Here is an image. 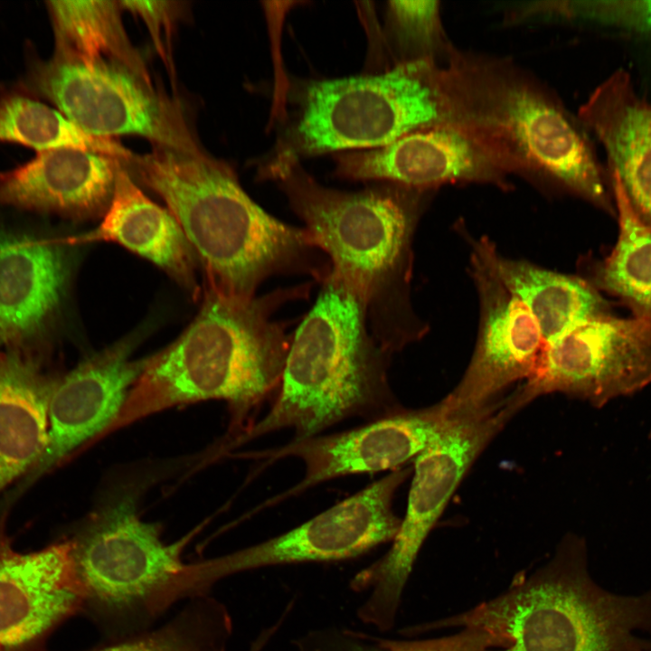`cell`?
Segmentation results:
<instances>
[{"mask_svg": "<svg viewBox=\"0 0 651 651\" xmlns=\"http://www.w3.org/2000/svg\"><path fill=\"white\" fill-rule=\"evenodd\" d=\"M445 124L469 135L509 176L613 213L589 132L542 80L514 60L454 47L441 67Z\"/></svg>", "mask_w": 651, "mask_h": 651, "instance_id": "cell-1", "label": "cell"}, {"mask_svg": "<svg viewBox=\"0 0 651 651\" xmlns=\"http://www.w3.org/2000/svg\"><path fill=\"white\" fill-rule=\"evenodd\" d=\"M312 242L331 262L330 275L363 307L368 327L389 353L420 340L428 324L411 301L413 241L436 191L384 182L350 193L327 188L298 161L269 165Z\"/></svg>", "mask_w": 651, "mask_h": 651, "instance_id": "cell-2", "label": "cell"}, {"mask_svg": "<svg viewBox=\"0 0 651 651\" xmlns=\"http://www.w3.org/2000/svg\"><path fill=\"white\" fill-rule=\"evenodd\" d=\"M307 286L240 298L207 289L189 327L145 366L105 434L177 405L225 401L232 430L279 389L292 338L272 319ZM233 436V437H234Z\"/></svg>", "mask_w": 651, "mask_h": 651, "instance_id": "cell-3", "label": "cell"}, {"mask_svg": "<svg viewBox=\"0 0 651 651\" xmlns=\"http://www.w3.org/2000/svg\"><path fill=\"white\" fill-rule=\"evenodd\" d=\"M128 163L166 203L203 266L207 289L252 298L274 275L307 274L320 281L329 275V262L306 230L262 210L223 162L154 146Z\"/></svg>", "mask_w": 651, "mask_h": 651, "instance_id": "cell-4", "label": "cell"}, {"mask_svg": "<svg viewBox=\"0 0 651 651\" xmlns=\"http://www.w3.org/2000/svg\"><path fill=\"white\" fill-rule=\"evenodd\" d=\"M322 282L292 338L273 405L228 448L285 429L307 439L352 417L373 420L401 409L388 381L391 354L373 336L361 303L330 274Z\"/></svg>", "mask_w": 651, "mask_h": 651, "instance_id": "cell-5", "label": "cell"}, {"mask_svg": "<svg viewBox=\"0 0 651 651\" xmlns=\"http://www.w3.org/2000/svg\"><path fill=\"white\" fill-rule=\"evenodd\" d=\"M476 627L495 640L488 651H651V590L608 591L591 578L586 543L566 535L552 558L497 597L422 630Z\"/></svg>", "mask_w": 651, "mask_h": 651, "instance_id": "cell-6", "label": "cell"}, {"mask_svg": "<svg viewBox=\"0 0 651 651\" xmlns=\"http://www.w3.org/2000/svg\"><path fill=\"white\" fill-rule=\"evenodd\" d=\"M441 67L433 61H409L379 75L301 83L270 163L376 148L445 124Z\"/></svg>", "mask_w": 651, "mask_h": 651, "instance_id": "cell-7", "label": "cell"}, {"mask_svg": "<svg viewBox=\"0 0 651 651\" xmlns=\"http://www.w3.org/2000/svg\"><path fill=\"white\" fill-rule=\"evenodd\" d=\"M193 535L166 543L157 526L141 519L131 495L108 503L67 539L81 614L108 639L148 628Z\"/></svg>", "mask_w": 651, "mask_h": 651, "instance_id": "cell-8", "label": "cell"}, {"mask_svg": "<svg viewBox=\"0 0 651 651\" xmlns=\"http://www.w3.org/2000/svg\"><path fill=\"white\" fill-rule=\"evenodd\" d=\"M522 408L512 392L476 410L451 416L440 436L414 459L407 511L390 550L350 581L354 591L370 590L357 612L363 623L381 631L393 627L403 590L430 530L471 465Z\"/></svg>", "mask_w": 651, "mask_h": 651, "instance_id": "cell-9", "label": "cell"}, {"mask_svg": "<svg viewBox=\"0 0 651 651\" xmlns=\"http://www.w3.org/2000/svg\"><path fill=\"white\" fill-rule=\"evenodd\" d=\"M15 88L53 104L84 132L100 137L137 135L154 146L205 156L181 106L127 71L87 67L55 53L42 59L24 47V71Z\"/></svg>", "mask_w": 651, "mask_h": 651, "instance_id": "cell-10", "label": "cell"}, {"mask_svg": "<svg viewBox=\"0 0 651 651\" xmlns=\"http://www.w3.org/2000/svg\"><path fill=\"white\" fill-rule=\"evenodd\" d=\"M411 473L400 467L301 525L229 554L184 563L169 580L170 604L209 594L222 579L263 567L355 558L392 541L401 524L393 510L397 489Z\"/></svg>", "mask_w": 651, "mask_h": 651, "instance_id": "cell-11", "label": "cell"}, {"mask_svg": "<svg viewBox=\"0 0 651 651\" xmlns=\"http://www.w3.org/2000/svg\"><path fill=\"white\" fill-rule=\"evenodd\" d=\"M649 383L651 318L609 313L544 344L533 373L516 390L524 405L558 392L601 408Z\"/></svg>", "mask_w": 651, "mask_h": 651, "instance_id": "cell-12", "label": "cell"}, {"mask_svg": "<svg viewBox=\"0 0 651 651\" xmlns=\"http://www.w3.org/2000/svg\"><path fill=\"white\" fill-rule=\"evenodd\" d=\"M468 275L478 302L474 350L456 387L442 402L450 416L481 409L533 373L544 346L523 303L501 282L485 258L468 245Z\"/></svg>", "mask_w": 651, "mask_h": 651, "instance_id": "cell-13", "label": "cell"}, {"mask_svg": "<svg viewBox=\"0 0 651 651\" xmlns=\"http://www.w3.org/2000/svg\"><path fill=\"white\" fill-rule=\"evenodd\" d=\"M450 416L440 401L419 410L400 409L365 425L330 435H316L254 452L251 458L270 464L297 458L305 466L303 478L267 501L268 507L323 482L363 473L394 470L414 459L441 434Z\"/></svg>", "mask_w": 651, "mask_h": 651, "instance_id": "cell-14", "label": "cell"}, {"mask_svg": "<svg viewBox=\"0 0 651 651\" xmlns=\"http://www.w3.org/2000/svg\"><path fill=\"white\" fill-rule=\"evenodd\" d=\"M146 363L131 359L121 342L61 375L49 407L46 447L33 467L0 504L7 509L39 478L87 441L103 435L119 414Z\"/></svg>", "mask_w": 651, "mask_h": 651, "instance_id": "cell-15", "label": "cell"}, {"mask_svg": "<svg viewBox=\"0 0 651 651\" xmlns=\"http://www.w3.org/2000/svg\"><path fill=\"white\" fill-rule=\"evenodd\" d=\"M0 523V651H43L51 634L81 613L82 596L67 540L14 549Z\"/></svg>", "mask_w": 651, "mask_h": 651, "instance_id": "cell-16", "label": "cell"}, {"mask_svg": "<svg viewBox=\"0 0 651 651\" xmlns=\"http://www.w3.org/2000/svg\"><path fill=\"white\" fill-rule=\"evenodd\" d=\"M335 173L353 180H380L436 191L445 184L513 188L506 175L469 135L441 124L406 134L383 146L342 152Z\"/></svg>", "mask_w": 651, "mask_h": 651, "instance_id": "cell-17", "label": "cell"}, {"mask_svg": "<svg viewBox=\"0 0 651 651\" xmlns=\"http://www.w3.org/2000/svg\"><path fill=\"white\" fill-rule=\"evenodd\" d=\"M71 246L66 237L0 231V350L40 346L65 297Z\"/></svg>", "mask_w": 651, "mask_h": 651, "instance_id": "cell-18", "label": "cell"}, {"mask_svg": "<svg viewBox=\"0 0 651 651\" xmlns=\"http://www.w3.org/2000/svg\"><path fill=\"white\" fill-rule=\"evenodd\" d=\"M119 162L73 147L37 152L25 164L0 171V204L73 218L93 215L109 204Z\"/></svg>", "mask_w": 651, "mask_h": 651, "instance_id": "cell-19", "label": "cell"}, {"mask_svg": "<svg viewBox=\"0 0 651 651\" xmlns=\"http://www.w3.org/2000/svg\"><path fill=\"white\" fill-rule=\"evenodd\" d=\"M577 117L602 145L609 171L619 178L633 211L651 227V101L619 69L593 90Z\"/></svg>", "mask_w": 651, "mask_h": 651, "instance_id": "cell-20", "label": "cell"}, {"mask_svg": "<svg viewBox=\"0 0 651 651\" xmlns=\"http://www.w3.org/2000/svg\"><path fill=\"white\" fill-rule=\"evenodd\" d=\"M61 375L52 370L41 346L0 350V493L41 458Z\"/></svg>", "mask_w": 651, "mask_h": 651, "instance_id": "cell-21", "label": "cell"}, {"mask_svg": "<svg viewBox=\"0 0 651 651\" xmlns=\"http://www.w3.org/2000/svg\"><path fill=\"white\" fill-rule=\"evenodd\" d=\"M119 162L113 194L101 222L93 230L67 236L75 246L118 243L164 269L192 294L198 287L193 252L177 222L137 187Z\"/></svg>", "mask_w": 651, "mask_h": 651, "instance_id": "cell-22", "label": "cell"}, {"mask_svg": "<svg viewBox=\"0 0 651 651\" xmlns=\"http://www.w3.org/2000/svg\"><path fill=\"white\" fill-rule=\"evenodd\" d=\"M456 231L489 263L504 286L528 309L544 344L576 326L609 314V306L599 290L584 278L560 273L529 260L503 254L486 235L476 237L463 222Z\"/></svg>", "mask_w": 651, "mask_h": 651, "instance_id": "cell-23", "label": "cell"}, {"mask_svg": "<svg viewBox=\"0 0 651 651\" xmlns=\"http://www.w3.org/2000/svg\"><path fill=\"white\" fill-rule=\"evenodd\" d=\"M53 53L87 67L122 68L154 88L146 64L131 43L116 1H47Z\"/></svg>", "mask_w": 651, "mask_h": 651, "instance_id": "cell-24", "label": "cell"}, {"mask_svg": "<svg viewBox=\"0 0 651 651\" xmlns=\"http://www.w3.org/2000/svg\"><path fill=\"white\" fill-rule=\"evenodd\" d=\"M619 232L615 247L584 278L597 290L621 298L635 316L651 318V227L633 211L619 178L609 171Z\"/></svg>", "mask_w": 651, "mask_h": 651, "instance_id": "cell-25", "label": "cell"}, {"mask_svg": "<svg viewBox=\"0 0 651 651\" xmlns=\"http://www.w3.org/2000/svg\"><path fill=\"white\" fill-rule=\"evenodd\" d=\"M0 143L17 144L37 152L73 147L127 163L134 156L116 140L84 132L59 110L15 87L0 90Z\"/></svg>", "mask_w": 651, "mask_h": 651, "instance_id": "cell-26", "label": "cell"}, {"mask_svg": "<svg viewBox=\"0 0 651 651\" xmlns=\"http://www.w3.org/2000/svg\"><path fill=\"white\" fill-rule=\"evenodd\" d=\"M232 621L227 608L209 594L189 599L174 617L85 651H227Z\"/></svg>", "mask_w": 651, "mask_h": 651, "instance_id": "cell-27", "label": "cell"}, {"mask_svg": "<svg viewBox=\"0 0 651 651\" xmlns=\"http://www.w3.org/2000/svg\"><path fill=\"white\" fill-rule=\"evenodd\" d=\"M387 14L401 54L398 62L418 60L441 65L446 62L455 46L445 32L439 1H391Z\"/></svg>", "mask_w": 651, "mask_h": 651, "instance_id": "cell-28", "label": "cell"}, {"mask_svg": "<svg viewBox=\"0 0 651 651\" xmlns=\"http://www.w3.org/2000/svg\"><path fill=\"white\" fill-rule=\"evenodd\" d=\"M556 24L590 22L651 34V0L556 1Z\"/></svg>", "mask_w": 651, "mask_h": 651, "instance_id": "cell-29", "label": "cell"}, {"mask_svg": "<svg viewBox=\"0 0 651 651\" xmlns=\"http://www.w3.org/2000/svg\"><path fill=\"white\" fill-rule=\"evenodd\" d=\"M121 7L142 18L158 54L174 77L172 33L179 7L169 1H118Z\"/></svg>", "mask_w": 651, "mask_h": 651, "instance_id": "cell-30", "label": "cell"}, {"mask_svg": "<svg viewBox=\"0 0 651 651\" xmlns=\"http://www.w3.org/2000/svg\"><path fill=\"white\" fill-rule=\"evenodd\" d=\"M495 646V638L476 627H464L456 634L438 638L392 641V651H488Z\"/></svg>", "mask_w": 651, "mask_h": 651, "instance_id": "cell-31", "label": "cell"}, {"mask_svg": "<svg viewBox=\"0 0 651 651\" xmlns=\"http://www.w3.org/2000/svg\"><path fill=\"white\" fill-rule=\"evenodd\" d=\"M275 629L273 627L264 630L259 637L252 643L251 647L249 651H261L265 644L269 639L270 636L273 635Z\"/></svg>", "mask_w": 651, "mask_h": 651, "instance_id": "cell-32", "label": "cell"}, {"mask_svg": "<svg viewBox=\"0 0 651 651\" xmlns=\"http://www.w3.org/2000/svg\"><path fill=\"white\" fill-rule=\"evenodd\" d=\"M649 438L651 439V431H650V433H649Z\"/></svg>", "mask_w": 651, "mask_h": 651, "instance_id": "cell-33", "label": "cell"}]
</instances>
